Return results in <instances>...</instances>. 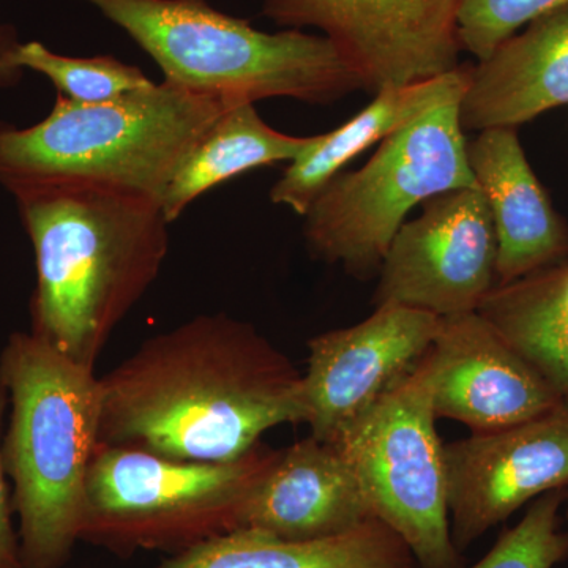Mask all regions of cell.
I'll return each instance as SVG.
<instances>
[{
    "label": "cell",
    "instance_id": "d4e9b609",
    "mask_svg": "<svg viewBox=\"0 0 568 568\" xmlns=\"http://www.w3.org/2000/svg\"><path fill=\"white\" fill-rule=\"evenodd\" d=\"M17 44L18 41L14 40L10 28L0 24V88H11L21 80L24 70L18 69L11 62V54H13Z\"/></svg>",
    "mask_w": 568,
    "mask_h": 568
},
{
    "label": "cell",
    "instance_id": "d6986e66",
    "mask_svg": "<svg viewBox=\"0 0 568 568\" xmlns=\"http://www.w3.org/2000/svg\"><path fill=\"white\" fill-rule=\"evenodd\" d=\"M316 136L278 132L261 119L254 103L234 104L193 145L164 190L160 203L168 223L175 222L196 197L223 182L256 168L293 163L312 148Z\"/></svg>",
    "mask_w": 568,
    "mask_h": 568
},
{
    "label": "cell",
    "instance_id": "2e32d148",
    "mask_svg": "<svg viewBox=\"0 0 568 568\" xmlns=\"http://www.w3.org/2000/svg\"><path fill=\"white\" fill-rule=\"evenodd\" d=\"M568 103V6L529 22L470 67L462 100L467 132L511 126Z\"/></svg>",
    "mask_w": 568,
    "mask_h": 568
},
{
    "label": "cell",
    "instance_id": "3957f363",
    "mask_svg": "<svg viewBox=\"0 0 568 568\" xmlns=\"http://www.w3.org/2000/svg\"><path fill=\"white\" fill-rule=\"evenodd\" d=\"M0 372L10 405L2 457L22 568H62L80 541L85 477L100 443V377L32 332L10 335Z\"/></svg>",
    "mask_w": 568,
    "mask_h": 568
},
{
    "label": "cell",
    "instance_id": "8992f818",
    "mask_svg": "<svg viewBox=\"0 0 568 568\" xmlns=\"http://www.w3.org/2000/svg\"><path fill=\"white\" fill-rule=\"evenodd\" d=\"M280 455L260 443L231 462H178L99 443L85 477L80 541L119 556L175 555L241 529L246 500Z\"/></svg>",
    "mask_w": 568,
    "mask_h": 568
},
{
    "label": "cell",
    "instance_id": "7c38bea8",
    "mask_svg": "<svg viewBox=\"0 0 568 568\" xmlns=\"http://www.w3.org/2000/svg\"><path fill=\"white\" fill-rule=\"evenodd\" d=\"M448 518L458 551L547 493L568 489V406L444 444Z\"/></svg>",
    "mask_w": 568,
    "mask_h": 568
},
{
    "label": "cell",
    "instance_id": "4fadbf2b",
    "mask_svg": "<svg viewBox=\"0 0 568 568\" xmlns=\"http://www.w3.org/2000/svg\"><path fill=\"white\" fill-rule=\"evenodd\" d=\"M428 357L436 418L459 422L473 433L525 424L566 406L477 312L443 317Z\"/></svg>",
    "mask_w": 568,
    "mask_h": 568
},
{
    "label": "cell",
    "instance_id": "5b68a950",
    "mask_svg": "<svg viewBox=\"0 0 568 568\" xmlns=\"http://www.w3.org/2000/svg\"><path fill=\"white\" fill-rule=\"evenodd\" d=\"M123 29L164 81L227 103L294 99L334 103L364 89L327 37L298 29L268 33L207 0H84Z\"/></svg>",
    "mask_w": 568,
    "mask_h": 568
},
{
    "label": "cell",
    "instance_id": "ffe728a7",
    "mask_svg": "<svg viewBox=\"0 0 568 568\" xmlns=\"http://www.w3.org/2000/svg\"><path fill=\"white\" fill-rule=\"evenodd\" d=\"M477 313L568 406V260L496 286Z\"/></svg>",
    "mask_w": 568,
    "mask_h": 568
},
{
    "label": "cell",
    "instance_id": "cb8c5ba5",
    "mask_svg": "<svg viewBox=\"0 0 568 568\" xmlns=\"http://www.w3.org/2000/svg\"><path fill=\"white\" fill-rule=\"evenodd\" d=\"M9 406V392L0 372V568H22L20 537L13 525V500L2 457L3 418Z\"/></svg>",
    "mask_w": 568,
    "mask_h": 568
},
{
    "label": "cell",
    "instance_id": "ba28073f",
    "mask_svg": "<svg viewBox=\"0 0 568 568\" xmlns=\"http://www.w3.org/2000/svg\"><path fill=\"white\" fill-rule=\"evenodd\" d=\"M428 354L334 444L353 467L373 515L405 541L418 566L458 568Z\"/></svg>",
    "mask_w": 568,
    "mask_h": 568
},
{
    "label": "cell",
    "instance_id": "9c48e42d",
    "mask_svg": "<svg viewBox=\"0 0 568 568\" xmlns=\"http://www.w3.org/2000/svg\"><path fill=\"white\" fill-rule=\"evenodd\" d=\"M459 0H263L283 28H315L338 48L364 89L402 88L458 69Z\"/></svg>",
    "mask_w": 568,
    "mask_h": 568
},
{
    "label": "cell",
    "instance_id": "44dd1931",
    "mask_svg": "<svg viewBox=\"0 0 568 568\" xmlns=\"http://www.w3.org/2000/svg\"><path fill=\"white\" fill-rule=\"evenodd\" d=\"M11 62L18 69L44 74L55 85L59 95L74 103L112 102L153 84L144 71L112 55L69 58L48 50L40 41L18 43Z\"/></svg>",
    "mask_w": 568,
    "mask_h": 568
},
{
    "label": "cell",
    "instance_id": "30bf717a",
    "mask_svg": "<svg viewBox=\"0 0 568 568\" xmlns=\"http://www.w3.org/2000/svg\"><path fill=\"white\" fill-rule=\"evenodd\" d=\"M497 237L480 186L425 201L399 227L377 276L376 306L403 305L439 317L477 312L497 286Z\"/></svg>",
    "mask_w": 568,
    "mask_h": 568
},
{
    "label": "cell",
    "instance_id": "484cf974",
    "mask_svg": "<svg viewBox=\"0 0 568 568\" xmlns=\"http://www.w3.org/2000/svg\"><path fill=\"white\" fill-rule=\"evenodd\" d=\"M567 504H568V493H567ZM567 517H568V507H567Z\"/></svg>",
    "mask_w": 568,
    "mask_h": 568
},
{
    "label": "cell",
    "instance_id": "5bb4252c",
    "mask_svg": "<svg viewBox=\"0 0 568 568\" xmlns=\"http://www.w3.org/2000/svg\"><path fill=\"white\" fill-rule=\"evenodd\" d=\"M373 518L364 488L342 450L308 436L284 448L254 488L242 528L310 541L343 536Z\"/></svg>",
    "mask_w": 568,
    "mask_h": 568
},
{
    "label": "cell",
    "instance_id": "7a4b0ae2",
    "mask_svg": "<svg viewBox=\"0 0 568 568\" xmlns=\"http://www.w3.org/2000/svg\"><path fill=\"white\" fill-rule=\"evenodd\" d=\"M14 197L36 253L31 332L95 368L118 325L162 271L170 248L162 204L85 183Z\"/></svg>",
    "mask_w": 568,
    "mask_h": 568
},
{
    "label": "cell",
    "instance_id": "6da1fadb",
    "mask_svg": "<svg viewBox=\"0 0 568 568\" xmlns=\"http://www.w3.org/2000/svg\"><path fill=\"white\" fill-rule=\"evenodd\" d=\"M302 373L252 324L200 315L100 377V443L178 462H231L304 424Z\"/></svg>",
    "mask_w": 568,
    "mask_h": 568
},
{
    "label": "cell",
    "instance_id": "603a6c76",
    "mask_svg": "<svg viewBox=\"0 0 568 568\" xmlns=\"http://www.w3.org/2000/svg\"><path fill=\"white\" fill-rule=\"evenodd\" d=\"M566 6L568 0H459V44L485 61L529 22Z\"/></svg>",
    "mask_w": 568,
    "mask_h": 568
},
{
    "label": "cell",
    "instance_id": "8fae6325",
    "mask_svg": "<svg viewBox=\"0 0 568 568\" xmlns=\"http://www.w3.org/2000/svg\"><path fill=\"white\" fill-rule=\"evenodd\" d=\"M443 317L403 305H379L372 316L308 342L302 399L310 436L334 444L424 361Z\"/></svg>",
    "mask_w": 568,
    "mask_h": 568
},
{
    "label": "cell",
    "instance_id": "277c9868",
    "mask_svg": "<svg viewBox=\"0 0 568 568\" xmlns=\"http://www.w3.org/2000/svg\"><path fill=\"white\" fill-rule=\"evenodd\" d=\"M234 104L168 81L106 103L58 95L29 129L0 123V185L18 196L85 183L162 201L183 159Z\"/></svg>",
    "mask_w": 568,
    "mask_h": 568
},
{
    "label": "cell",
    "instance_id": "52a82bcc",
    "mask_svg": "<svg viewBox=\"0 0 568 568\" xmlns=\"http://www.w3.org/2000/svg\"><path fill=\"white\" fill-rule=\"evenodd\" d=\"M465 92L429 104L381 142L364 168L324 186L305 213L313 256L342 265L355 278H372L407 213L437 194L477 185L462 125Z\"/></svg>",
    "mask_w": 568,
    "mask_h": 568
},
{
    "label": "cell",
    "instance_id": "7402d4cb",
    "mask_svg": "<svg viewBox=\"0 0 568 568\" xmlns=\"http://www.w3.org/2000/svg\"><path fill=\"white\" fill-rule=\"evenodd\" d=\"M568 489L547 493L530 503L518 525L497 538L469 568H555L568 558V532L560 526V510Z\"/></svg>",
    "mask_w": 568,
    "mask_h": 568
},
{
    "label": "cell",
    "instance_id": "e0dca14e",
    "mask_svg": "<svg viewBox=\"0 0 568 568\" xmlns=\"http://www.w3.org/2000/svg\"><path fill=\"white\" fill-rule=\"evenodd\" d=\"M469 71L470 67H458L444 77L377 92L365 110L338 129L317 134L312 148L290 163L272 189V203L305 216L317 194L347 163L413 121L429 104L467 88Z\"/></svg>",
    "mask_w": 568,
    "mask_h": 568
},
{
    "label": "cell",
    "instance_id": "ac0fdd59",
    "mask_svg": "<svg viewBox=\"0 0 568 568\" xmlns=\"http://www.w3.org/2000/svg\"><path fill=\"white\" fill-rule=\"evenodd\" d=\"M405 541L381 519L323 540L293 541L252 528L175 552L156 568H414Z\"/></svg>",
    "mask_w": 568,
    "mask_h": 568
},
{
    "label": "cell",
    "instance_id": "9a60e30c",
    "mask_svg": "<svg viewBox=\"0 0 568 568\" xmlns=\"http://www.w3.org/2000/svg\"><path fill=\"white\" fill-rule=\"evenodd\" d=\"M467 160L497 237V286L568 260V226L526 159L517 129L481 130Z\"/></svg>",
    "mask_w": 568,
    "mask_h": 568
}]
</instances>
